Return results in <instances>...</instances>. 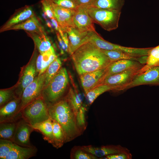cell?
I'll list each match as a JSON object with an SVG mask.
<instances>
[{"mask_svg": "<svg viewBox=\"0 0 159 159\" xmlns=\"http://www.w3.org/2000/svg\"><path fill=\"white\" fill-rule=\"evenodd\" d=\"M16 30H23L25 31L46 35L44 28L35 15L24 22L11 27L7 31Z\"/></svg>", "mask_w": 159, "mask_h": 159, "instance_id": "cell-19", "label": "cell"}, {"mask_svg": "<svg viewBox=\"0 0 159 159\" xmlns=\"http://www.w3.org/2000/svg\"><path fill=\"white\" fill-rule=\"evenodd\" d=\"M34 15L31 6H26L20 8L1 27L0 32L7 31L11 27L24 22Z\"/></svg>", "mask_w": 159, "mask_h": 159, "instance_id": "cell-17", "label": "cell"}, {"mask_svg": "<svg viewBox=\"0 0 159 159\" xmlns=\"http://www.w3.org/2000/svg\"><path fill=\"white\" fill-rule=\"evenodd\" d=\"M37 148L33 147H25L14 143L11 149L5 159H28L35 156Z\"/></svg>", "mask_w": 159, "mask_h": 159, "instance_id": "cell-21", "label": "cell"}, {"mask_svg": "<svg viewBox=\"0 0 159 159\" xmlns=\"http://www.w3.org/2000/svg\"><path fill=\"white\" fill-rule=\"evenodd\" d=\"M52 120L53 142L52 146L57 149L61 147L66 143V138L64 131L60 124L57 122Z\"/></svg>", "mask_w": 159, "mask_h": 159, "instance_id": "cell-27", "label": "cell"}, {"mask_svg": "<svg viewBox=\"0 0 159 159\" xmlns=\"http://www.w3.org/2000/svg\"><path fill=\"white\" fill-rule=\"evenodd\" d=\"M66 32L69 41L68 53L71 55L79 47L88 42L91 32H81L74 28H71Z\"/></svg>", "mask_w": 159, "mask_h": 159, "instance_id": "cell-18", "label": "cell"}, {"mask_svg": "<svg viewBox=\"0 0 159 159\" xmlns=\"http://www.w3.org/2000/svg\"><path fill=\"white\" fill-rule=\"evenodd\" d=\"M65 98L71 106L77 112L82 106V103L81 99L79 95L73 89H70Z\"/></svg>", "mask_w": 159, "mask_h": 159, "instance_id": "cell-31", "label": "cell"}, {"mask_svg": "<svg viewBox=\"0 0 159 159\" xmlns=\"http://www.w3.org/2000/svg\"><path fill=\"white\" fill-rule=\"evenodd\" d=\"M51 19L52 24L55 28V29L58 32L59 30L60 29H61L58 22L55 18Z\"/></svg>", "mask_w": 159, "mask_h": 159, "instance_id": "cell-41", "label": "cell"}, {"mask_svg": "<svg viewBox=\"0 0 159 159\" xmlns=\"http://www.w3.org/2000/svg\"><path fill=\"white\" fill-rule=\"evenodd\" d=\"M148 56L147 63L141 69L140 73L150 67L159 66V45L151 47Z\"/></svg>", "mask_w": 159, "mask_h": 159, "instance_id": "cell-29", "label": "cell"}, {"mask_svg": "<svg viewBox=\"0 0 159 159\" xmlns=\"http://www.w3.org/2000/svg\"><path fill=\"white\" fill-rule=\"evenodd\" d=\"M68 83L67 70L61 67L43 91L42 96L48 107L61 100Z\"/></svg>", "mask_w": 159, "mask_h": 159, "instance_id": "cell-3", "label": "cell"}, {"mask_svg": "<svg viewBox=\"0 0 159 159\" xmlns=\"http://www.w3.org/2000/svg\"><path fill=\"white\" fill-rule=\"evenodd\" d=\"M34 130L32 126L21 117L18 121L16 130L12 141L22 147H34V146L31 144L30 140V135Z\"/></svg>", "mask_w": 159, "mask_h": 159, "instance_id": "cell-10", "label": "cell"}, {"mask_svg": "<svg viewBox=\"0 0 159 159\" xmlns=\"http://www.w3.org/2000/svg\"><path fill=\"white\" fill-rule=\"evenodd\" d=\"M20 102V99L16 98L0 107V122L21 117L19 110Z\"/></svg>", "mask_w": 159, "mask_h": 159, "instance_id": "cell-16", "label": "cell"}, {"mask_svg": "<svg viewBox=\"0 0 159 159\" xmlns=\"http://www.w3.org/2000/svg\"><path fill=\"white\" fill-rule=\"evenodd\" d=\"M86 8L93 22L104 30L110 31L118 27L121 11L92 6Z\"/></svg>", "mask_w": 159, "mask_h": 159, "instance_id": "cell-4", "label": "cell"}, {"mask_svg": "<svg viewBox=\"0 0 159 159\" xmlns=\"http://www.w3.org/2000/svg\"><path fill=\"white\" fill-rule=\"evenodd\" d=\"M107 68L85 73L80 75L81 85L85 94L99 85L105 77Z\"/></svg>", "mask_w": 159, "mask_h": 159, "instance_id": "cell-13", "label": "cell"}, {"mask_svg": "<svg viewBox=\"0 0 159 159\" xmlns=\"http://www.w3.org/2000/svg\"><path fill=\"white\" fill-rule=\"evenodd\" d=\"M118 87L115 85H102L96 87L89 91L86 94V97L89 104H91L100 95L110 90L118 91Z\"/></svg>", "mask_w": 159, "mask_h": 159, "instance_id": "cell-25", "label": "cell"}, {"mask_svg": "<svg viewBox=\"0 0 159 159\" xmlns=\"http://www.w3.org/2000/svg\"><path fill=\"white\" fill-rule=\"evenodd\" d=\"M145 85H159V66L150 67L139 73L121 90Z\"/></svg>", "mask_w": 159, "mask_h": 159, "instance_id": "cell-7", "label": "cell"}, {"mask_svg": "<svg viewBox=\"0 0 159 159\" xmlns=\"http://www.w3.org/2000/svg\"><path fill=\"white\" fill-rule=\"evenodd\" d=\"M21 113L22 118L32 125L49 118L48 107L42 96L26 105Z\"/></svg>", "mask_w": 159, "mask_h": 159, "instance_id": "cell-5", "label": "cell"}, {"mask_svg": "<svg viewBox=\"0 0 159 159\" xmlns=\"http://www.w3.org/2000/svg\"><path fill=\"white\" fill-rule=\"evenodd\" d=\"M141 69H130L107 76L99 85H108L116 86L118 87V91H121L124 87L130 82L140 72Z\"/></svg>", "mask_w": 159, "mask_h": 159, "instance_id": "cell-8", "label": "cell"}, {"mask_svg": "<svg viewBox=\"0 0 159 159\" xmlns=\"http://www.w3.org/2000/svg\"><path fill=\"white\" fill-rule=\"evenodd\" d=\"M82 148L86 151L93 155L98 158H102L106 156L119 153H130L127 148L120 145H109L100 147L91 145L83 146Z\"/></svg>", "mask_w": 159, "mask_h": 159, "instance_id": "cell-14", "label": "cell"}, {"mask_svg": "<svg viewBox=\"0 0 159 159\" xmlns=\"http://www.w3.org/2000/svg\"><path fill=\"white\" fill-rule=\"evenodd\" d=\"M32 126L34 130L38 131L42 133L44 140L52 144L54 138L53 125L52 120L50 118Z\"/></svg>", "mask_w": 159, "mask_h": 159, "instance_id": "cell-22", "label": "cell"}, {"mask_svg": "<svg viewBox=\"0 0 159 159\" xmlns=\"http://www.w3.org/2000/svg\"><path fill=\"white\" fill-rule=\"evenodd\" d=\"M49 118L61 125L65 134L66 143L82 134L76 124L77 112L65 98L48 107Z\"/></svg>", "mask_w": 159, "mask_h": 159, "instance_id": "cell-2", "label": "cell"}, {"mask_svg": "<svg viewBox=\"0 0 159 159\" xmlns=\"http://www.w3.org/2000/svg\"><path fill=\"white\" fill-rule=\"evenodd\" d=\"M132 158L131 154L124 153H119L106 156L102 158L106 159H131Z\"/></svg>", "mask_w": 159, "mask_h": 159, "instance_id": "cell-38", "label": "cell"}, {"mask_svg": "<svg viewBox=\"0 0 159 159\" xmlns=\"http://www.w3.org/2000/svg\"><path fill=\"white\" fill-rule=\"evenodd\" d=\"M57 57L52 46L48 51L40 53L36 60L37 71L38 75L45 72L50 64Z\"/></svg>", "mask_w": 159, "mask_h": 159, "instance_id": "cell-20", "label": "cell"}, {"mask_svg": "<svg viewBox=\"0 0 159 159\" xmlns=\"http://www.w3.org/2000/svg\"><path fill=\"white\" fill-rule=\"evenodd\" d=\"M56 35L57 39H58L59 43L60 45V46L61 48V49L63 50L66 51V49L65 44L63 42L61 36L58 32H56Z\"/></svg>", "mask_w": 159, "mask_h": 159, "instance_id": "cell-40", "label": "cell"}, {"mask_svg": "<svg viewBox=\"0 0 159 159\" xmlns=\"http://www.w3.org/2000/svg\"><path fill=\"white\" fill-rule=\"evenodd\" d=\"M70 158L74 159H98L83 149L81 146H74L71 151Z\"/></svg>", "mask_w": 159, "mask_h": 159, "instance_id": "cell-32", "label": "cell"}, {"mask_svg": "<svg viewBox=\"0 0 159 159\" xmlns=\"http://www.w3.org/2000/svg\"><path fill=\"white\" fill-rule=\"evenodd\" d=\"M71 55L79 75L106 68L113 62L101 49L89 42L79 47Z\"/></svg>", "mask_w": 159, "mask_h": 159, "instance_id": "cell-1", "label": "cell"}, {"mask_svg": "<svg viewBox=\"0 0 159 159\" xmlns=\"http://www.w3.org/2000/svg\"><path fill=\"white\" fill-rule=\"evenodd\" d=\"M49 1L52 6L55 18L62 31L66 32L69 29L74 28L73 18L76 10L60 6Z\"/></svg>", "mask_w": 159, "mask_h": 159, "instance_id": "cell-9", "label": "cell"}, {"mask_svg": "<svg viewBox=\"0 0 159 159\" xmlns=\"http://www.w3.org/2000/svg\"><path fill=\"white\" fill-rule=\"evenodd\" d=\"M125 3V0H95L91 6L121 11Z\"/></svg>", "mask_w": 159, "mask_h": 159, "instance_id": "cell-26", "label": "cell"}, {"mask_svg": "<svg viewBox=\"0 0 159 159\" xmlns=\"http://www.w3.org/2000/svg\"><path fill=\"white\" fill-rule=\"evenodd\" d=\"M102 51L112 61L114 62L122 59H130L137 61L138 62L139 57H136L120 51L106 50L101 49Z\"/></svg>", "mask_w": 159, "mask_h": 159, "instance_id": "cell-28", "label": "cell"}, {"mask_svg": "<svg viewBox=\"0 0 159 159\" xmlns=\"http://www.w3.org/2000/svg\"><path fill=\"white\" fill-rule=\"evenodd\" d=\"M45 73L38 75L24 90L20 98L19 110L22 109L31 102L42 96L44 88Z\"/></svg>", "mask_w": 159, "mask_h": 159, "instance_id": "cell-6", "label": "cell"}, {"mask_svg": "<svg viewBox=\"0 0 159 159\" xmlns=\"http://www.w3.org/2000/svg\"><path fill=\"white\" fill-rule=\"evenodd\" d=\"M74 28L81 32H97L86 7L79 6L73 18Z\"/></svg>", "mask_w": 159, "mask_h": 159, "instance_id": "cell-11", "label": "cell"}, {"mask_svg": "<svg viewBox=\"0 0 159 159\" xmlns=\"http://www.w3.org/2000/svg\"><path fill=\"white\" fill-rule=\"evenodd\" d=\"M58 5L76 10L79 7L77 0H49Z\"/></svg>", "mask_w": 159, "mask_h": 159, "instance_id": "cell-36", "label": "cell"}, {"mask_svg": "<svg viewBox=\"0 0 159 159\" xmlns=\"http://www.w3.org/2000/svg\"><path fill=\"white\" fill-rule=\"evenodd\" d=\"M62 62L57 57L50 64L45 72V80L44 89L61 68Z\"/></svg>", "mask_w": 159, "mask_h": 159, "instance_id": "cell-30", "label": "cell"}, {"mask_svg": "<svg viewBox=\"0 0 159 159\" xmlns=\"http://www.w3.org/2000/svg\"><path fill=\"white\" fill-rule=\"evenodd\" d=\"M86 111V108L82 106L78 111L76 117L77 125L82 133L87 127L85 116Z\"/></svg>", "mask_w": 159, "mask_h": 159, "instance_id": "cell-33", "label": "cell"}, {"mask_svg": "<svg viewBox=\"0 0 159 159\" xmlns=\"http://www.w3.org/2000/svg\"><path fill=\"white\" fill-rule=\"evenodd\" d=\"M145 65L137 61L130 59H122L114 61L107 67L105 77L130 69H140Z\"/></svg>", "mask_w": 159, "mask_h": 159, "instance_id": "cell-15", "label": "cell"}, {"mask_svg": "<svg viewBox=\"0 0 159 159\" xmlns=\"http://www.w3.org/2000/svg\"><path fill=\"white\" fill-rule=\"evenodd\" d=\"M21 117L0 122V139L12 141L16 130L18 121Z\"/></svg>", "mask_w": 159, "mask_h": 159, "instance_id": "cell-24", "label": "cell"}, {"mask_svg": "<svg viewBox=\"0 0 159 159\" xmlns=\"http://www.w3.org/2000/svg\"><path fill=\"white\" fill-rule=\"evenodd\" d=\"M34 54L29 62L25 67L22 73L19 83V87L16 91L15 94L17 98L20 99L24 89L34 80L37 73L36 67V57Z\"/></svg>", "mask_w": 159, "mask_h": 159, "instance_id": "cell-12", "label": "cell"}, {"mask_svg": "<svg viewBox=\"0 0 159 159\" xmlns=\"http://www.w3.org/2000/svg\"><path fill=\"white\" fill-rule=\"evenodd\" d=\"M33 40L35 47L40 53L49 50L52 47L49 39L46 35H42L36 33L25 31Z\"/></svg>", "mask_w": 159, "mask_h": 159, "instance_id": "cell-23", "label": "cell"}, {"mask_svg": "<svg viewBox=\"0 0 159 159\" xmlns=\"http://www.w3.org/2000/svg\"><path fill=\"white\" fill-rule=\"evenodd\" d=\"M14 143L11 141L0 139V159H5L11 151Z\"/></svg>", "mask_w": 159, "mask_h": 159, "instance_id": "cell-34", "label": "cell"}, {"mask_svg": "<svg viewBox=\"0 0 159 159\" xmlns=\"http://www.w3.org/2000/svg\"><path fill=\"white\" fill-rule=\"evenodd\" d=\"M79 6L88 7L91 6L95 0H77Z\"/></svg>", "mask_w": 159, "mask_h": 159, "instance_id": "cell-39", "label": "cell"}, {"mask_svg": "<svg viewBox=\"0 0 159 159\" xmlns=\"http://www.w3.org/2000/svg\"><path fill=\"white\" fill-rule=\"evenodd\" d=\"M41 3L44 12L46 16L50 19L55 18L54 12L49 0H41Z\"/></svg>", "mask_w": 159, "mask_h": 159, "instance_id": "cell-37", "label": "cell"}, {"mask_svg": "<svg viewBox=\"0 0 159 159\" xmlns=\"http://www.w3.org/2000/svg\"><path fill=\"white\" fill-rule=\"evenodd\" d=\"M17 98L13 91L10 89L0 90V106L2 107L12 100Z\"/></svg>", "mask_w": 159, "mask_h": 159, "instance_id": "cell-35", "label": "cell"}]
</instances>
